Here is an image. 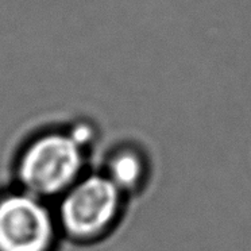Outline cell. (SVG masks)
Listing matches in <instances>:
<instances>
[{"mask_svg":"<svg viewBox=\"0 0 251 251\" xmlns=\"http://www.w3.org/2000/svg\"><path fill=\"white\" fill-rule=\"evenodd\" d=\"M80 145L60 134L41 138L27 149L19 166L22 182L38 195L58 193L77 177L81 169Z\"/></svg>","mask_w":251,"mask_h":251,"instance_id":"1","label":"cell"},{"mask_svg":"<svg viewBox=\"0 0 251 251\" xmlns=\"http://www.w3.org/2000/svg\"><path fill=\"white\" fill-rule=\"evenodd\" d=\"M119 207V188L103 176H91L77 184L61 207L65 228L76 236H92L108 226Z\"/></svg>","mask_w":251,"mask_h":251,"instance_id":"2","label":"cell"},{"mask_svg":"<svg viewBox=\"0 0 251 251\" xmlns=\"http://www.w3.org/2000/svg\"><path fill=\"white\" fill-rule=\"evenodd\" d=\"M53 224L46 208L26 195L0 201V251H46Z\"/></svg>","mask_w":251,"mask_h":251,"instance_id":"3","label":"cell"},{"mask_svg":"<svg viewBox=\"0 0 251 251\" xmlns=\"http://www.w3.org/2000/svg\"><path fill=\"white\" fill-rule=\"evenodd\" d=\"M109 180L118 188H132L138 185L145 175V165L137 153L123 151L111 162Z\"/></svg>","mask_w":251,"mask_h":251,"instance_id":"4","label":"cell"}]
</instances>
